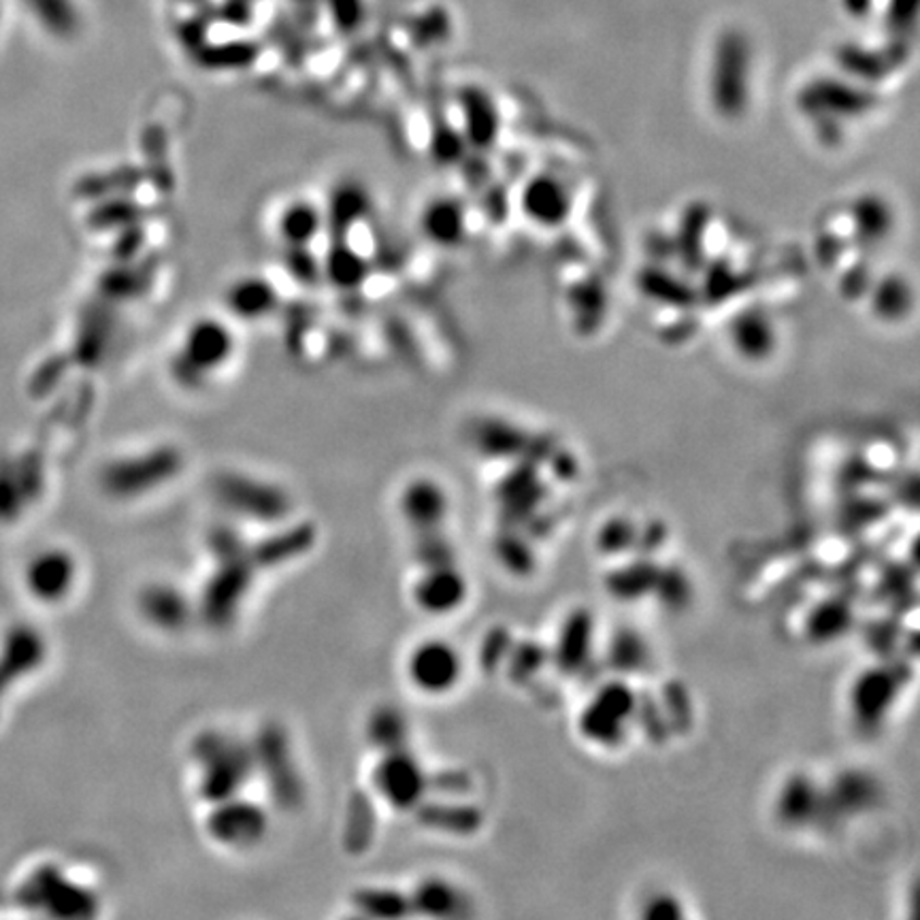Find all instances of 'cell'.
Listing matches in <instances>:
<instances>
[{
  "label": "cell",
  "instance_id": "1",
  "mask_svg": "<svg viewBox=\"0 0 920 920\" xmlns=\"http://www.w3.org/2000/svg\"><path fill=\"white\" fill-rule=\"evenodd\" d=\"M637 697L624 677L599 686L577 718L580 735L597 748H618L631 731Z\"/></svg>",
  "mask_w": 920,
  "mask_h": 920
},
{
  "label": "cell",
  "instance_id": "2",
  "mask_svg": "<svg viewBox=\"0 0 920 920\" xmlns=\"http://www.w3.org/2000/svg\"><path fill=\"white\" fill-rule=\"evenodd\" d=\"M197 757L203 766L201 791L211 804L233 799L256 766V753L224 735H203L197 744Z\"/></svg>",
  "mask_w": 920,
  "mask_h": 920
},
{
  "label": "cell",
  "instance_id": "3",
  "mask_svg": "<svg viewBox=\"0 0 920 920\" xmlns=\"http://www.w3.org/2000/svg\"><path fill=\"white\" fill-rule=\"evenodd\" d=\"M373 788L397 810H409L422 804L428 791V775L406 746L386 750L373 769Z\"/></svg>",
  "mask_w": 920,
  "mask_h": 920
},
{
  "label": "cell",
  "instance_id": "4",
  "mask_svg": "<svg viewBox=\"0 0 920 920\" xmlns=\"http://www.w3.org/2000/svg\"><path fill=\"white\" fill-rule=\"evenodd\" d=\"M408 677L424 695H448L462 677V657L446 639H426L409 655Z\"/></svg>",
  "mask_w": 920,
  "mask_h": 920
},
{
  "label": "cell",
  "instance_id": "5",
  "mask_svg": "<svg viewBox=\"0 0 920 920\" xmlns=\"http://www.w3.org/2000/svg\"><path fill=\"white\" fill-rule=\"evenodd\" d=\"M179 467L182 457L173 448H160L111 464L104 473V484L115 497H137L139 493L152 490L169 482L179 471Z\"/></svg>",
  "mask_w": 920,
  "mask_h": 920
},
{
  "label": "cell",
  "instance_id": "6",
  "mask_svg": "<svg viewBox=\"0 0 920 920\" xmlns=\"http://www.w3.org/2000/svg\"><path fill=\"white\" fill-rule=\"evenodd\" d=\"M207 829L226 848H252L266 833V817L254 804L233 797L215 804Z\"/></svg>",
  "mask_w": 920,
  "mask_h": 920
},
{
  "label": "cell",
  "instance_id": "7",
  "mask_svg": "<svg viewBox=\"0 0 920 920\" xmlns=\"http://www.w3.org/2000/svg\"><path fill=\"white\" fill-rule=\"evenodd\" d=\"M413 599L422 612L433 616H448L462 608L467 599V577L459 562L422 569L413 586Z\"/></svg>",
  "mask_w": 920,
  "mask_h": 920
},
{
  "label": "cell",
  "instance_id": "8",
  "mask_svg": "<svg viewBox=\"0 0 920 920\" xmlns=\"http://www.w3.org/2000/svg\"><path fill=\"white\" fill-rule=\"evenodd\" d=\"M235 350L233 333L217 320H201L186 335L179 362L190 375L222 366Z\"/></svg>",
  "mask_w": 920,
  "mask_h": 920
},
{
  "label": "cell",
  "instance_id": "9",
  "mask_svg": "<svg viewBox=\"0 0 920 920\" xmlns=\"http://www.w3.org/2000/svg\"><path fill=\"white\" fill-rule=\"evenodd\" d=\"M217 497L233 510L260 520H275L284 515L288 499L269 484L248 480L246 475H224L217 480Z\"/></svg>",
  "mask_w": 920,
  "mask_h": 920
},
{
  "label": "cell",
  "instance_id": "10",
  "mask_svg": "<svg viewBox=\"0 0 920 920\" xmlns=\"http://www.w3.org/2000/svg\"><path fill=\"white\" fill-rule=\"evenodd\" d=\"M826 812L824 791L808 773H793L775 795V815L788 829H804Z\"/></svg>",
  "mask_w": 920,
  "mask_h": 920
},
{
  "label": "cell",
  "instance_id": "11",
  "mask_svg": "<svg viewBox=\"0 0 920 920\" xmlns=\"http://www.w3.org/2000/svg\"><path fill=\"white\" fill-rule=\"evenodd\" d=\"M595 652V620L586 610H573L564 618L552 650V663L567 675L588 667Z\"/></svg>",
  "mask_w": 920,
  "mask_h": 920
},
{
  "label": "cell",
  "instance_id": "12",
  "mask_svg": "<svg viewBox=\"0 0 920 920\" xmlns=\"http://www.w3.org/2000/svg\"><path fill=\"white\" fill-rule=\"evenodd\" d=\"M73 582H75V561L60 550L46 552L30 562L28 586H30V593L41 601L53 604L58 599H64L71 593Z\"/></svg>",
  "mask_w": 920,
  "mask_h": 920
},
{
  "label": "cell",
  "instance_id": "13",
  "mask_svg": "<svg viewBox=\"0 0 920 920\" xmlns=\"http://www.w3.org/2000/svg\"><path fill=\"white\" fill-rule=\"evenodd\" d=\"M401 511L411 531L446 526V515H448L446 490L433 480H415L403 490Z\"/></svg>",
  "mask_w": 920,
  "mask_h": 920
},
{
  "label": "cell",
  "instance_id": "14",
  "mask_svg": "<svg viewBox=\"0 0 920 920\" xmlns=\"http://www.w3.org/2000/svg\"><path fill=\"white\" fill-rule=\"evenodd\" d=\"M850 699H855L857 718H861L863 722L880 720L884 718V712H888L895 699V682L888 677L886 671L871 669L857 680Z\"/></svg>",
  "mask_w": 920,
  "mask_h": 920
},
{
  "label": "cell",
  "instance_id": "15",
  "mask_svg": "<svg viewBox=\"0 0 920 920\" xmlns=\"http://www.w3.org/2000/svg\"><path fill=\"white\" fill-rule=\"evenodd\" d=\"M661 569L652 559H637L616 567L608 573V590L620 601H637L655 593Z\"/></svg>",
  "mask_w": 920,
  "mask_h": 920
},
{
  "label": "cell",
  "instance_id": "16",
  "mask_svg": "<svg viewBox=\"0 0 920 920\" xmlns=\"http://www.w3.org/2000/svg\"><path fill=\"white\" fill-rule=\"evenodd\" d=\"M409 904L415 912H422L426 917L437 919H450V917H462V908L467 906L462 893L455 884L446 880H424L415 893L409 897Z\"/></svg>",
  "mask_w": 920,
  "mask_h": 920
},
{
  "label": "cell",
  "instance_id": "17",
  "mask_svg": "<svg viewBox=\"0 0 920 920\" xmlns=\"http://www.w3.org/2000/svg\"><path fill=\"white\" fill-rule=\"evenodd\" d=\"M141 612L153 626L164 631H177L188 620V601L173 586H150L141 595Z\"/></svg>",
  "mask_w": 920,
  "mask_h": 920
},
{
  "label": "cell",
  "instance_id": "18",
  "mask_svg": "<svg viewBox=\"0 0 920 920\" xmlns=\"http://www.w3.org/2000/svg\"><path fill=\"white\" fill-rule=\"evenodd\" d=\"M608 657L618 677L642 673L650 663V650L646 639L635 629H620L610 642Z\"/></svg>",
  "mask_w": 920,
  "mask_h": 920
},
{
  "label": "cell",
  "instance_id": "19",
  "mask_svg": "<svg viewBox=\"0 0 920 920\" xmlns=\"http://www.w3.org/2000/svg\"><path fill=\"white\" fill-rule=\"evenodd\" d=\"M275 290L260 277L237 282L228 293V306L241 318H262L275 307Z\"/></svg>",
  "mask_w": 920,
  "mask_h": 920
},
{
  "label": "cell",
  "instance_id": "20",
  "mask_svg": "<svg viewBox=\"0 0 920 920\" xmlns=\"http://www.w3.org/2000/svg\"><path fill=\"white\" fill-rule=\"evenodd\" d=\"M322 269L326 277L339 288H357L369 275V266L364 258L358 254L357 250H352L348 244H337L326 256Z\"/></svg>",
  "mask_w": 920,
  "mask_h": 920
},
{
  "label": "cell",
  "instance_id": "21",
  "mask_svg": "<svg viewBox=\"0 0 920 920\" xmlns=\"http://www.w3.org/2000/svg\"><path fill=\"white\" fill-rule=\"evenodd\" d=\"M826 810L835 806L840 812H861L875 801V786L861 773H846L833 791H824Z\"/></svg>",
  "mask_w": 920,
  "mask_h": 920
},
{
  "label": "cell",
  "instance_id": "22",
  "mask_svg": "<svg viewBox=\"0 0 920 920\" xmlns=\"http://www.w3.org/2000/svg\"><path fill=\"white\" fill-rule=\"evenodd\" d=\"M320 211L309 203L290 204L282 220H279V233L286 244L290 246H307L320 231Z\"/></svg>",
  "mask_w": 920,
  "mask_h": 920
},
{
  "label": "cell",
  "instance_id": "23",
  "mask_svg": "<svg viewBox=\"0 0 920 920\" xmlns=\"http://www.w3.org/2000/svg\"><path fill=\"white\" fill-rule=\"evenodd\" d=\"M369 197L357 184L339 186L331 199V224L339 231H348L366 213Z\"/></svg>",
  "mask_w": 920,
  "mask_h": 920
},
{
  "label": "cell",
  "instance_id": "24",
  "mask_svg": "<svg viewBox=\"0 0 920 920\" xmlns=\"http://www.w3.org/2000/svg\"><path fill=\"white\" fill-rule=\"evenodd\" d=\"M406 720L393 708L380 710L369 722V737L382 750H395L406 746Z\"/></svg>",
  "mask_w": 920,
  "mask_h": 920
},
{
  "label": "cell",
  "instance_id": "25",
  "mask_svg": "<svg viewBox=\"0 0 920 920\" xmlns=\"http://www.w3.org/2000/svg\"><path fill=\"white\" fill-rule=\"evenodd\" d=\"M597 544L604 555L622 557L639 544V529H635V524H631L626 518H612L601 526Z\"/></svg>",
  "mask_w": 920,
  "mask_h": 920
},
{
  "label": "cell",
  "instance_id": "26",
  "mask_svg": "<svg viewBox=\"0 0 920 920\" xmlns=\"http://www.w3.org/2000/svg\"><path fill=\"white\" fill-rule=\"evenodd\" d=\"M357 908H362L371 917H406L411 912L409 897L388 891H364L357 895Z\"/></svg>",
  "mask_w": 920,
  "mask_h": 920
},
{
  "label": "cell",
  "instance_id": "27",
  "mask_svg": "<svg viewBox=\"0 0 920 920\" xmlns=\"http://www.w3.org/2000/svg\"><path fill=\"white\" fill-rule=\"evenodd\" d=\"M482 815L471 808V806H442L435 810L433 817H424V822L428 826H437L444 831H455V833H473L480 826Z\"/></svg>",
  "mask_w": 920,
  "mask_h": 920
},
{
  "label": "cell",
  "instance_id": "28",
  "mask_svg": "<svg viewBox=\"0 0 920 920\" xmlns=\"http://www.w3.org/2000/svg\"><path fill=\"white\" fill-rule=\"evenodd\" d=\"M252 58H254V50L244 43H228V46H217L213 50H201L204 66H215V69L244 66Z\"/></svg>",
  "mask_w": 920,
  "mask_h": 920
},
{
  "label": "cell",
  "instance_id": "29",
  "mask_svg": "<svg viewBox=\"0 0 920 920\" xmlns=\"http://www.w3.org/2000/svg\"><path fill=\"white\" fill-rule=\"evenodd\" d=\"M642 917L650 920L682 919L684 906L671 893H657L644 902Z\"/></svg>",
  "mask_w": 920,
  "mask_h": 920
},
{
  "label": "cell",
  "instance_id": "30",
  "mask_svg": "<svg viewBox=\"0 0 920 920\" xmlns=\"http://www.w3.org/2000/svg\"><path fill=\"white\" fill-rule=\"evenodd\" d=\"M288 269L295 273L297 279L307 282V284H313L320 275L318 262L311 258L309 252L306 254V246H293V256L288 258Z\"/></svg>",
  "mask_w": 920,
  "mask_h": 920
},
{
  "label": "cell",
  "instance_id": "31",
  "mask_svg": "<svg viewBox=\"0 0 920 920\" xmlns=\"http://www.w3.org/2000/svg\"><path fill=\"white\" fill-rule=\"evenodd\" d=\"M542 655V650H539V646H533V644H529V646H520L518 650H515V655L511 657L510 661L513 664V669H515V673L518 675H533L539 667H542V659H537Z\"/></svg>",
  "mask_w": 920,
  "mask_h": 920
},
{
  "label": "cell",
  "instance_id": "32",
  "mask_svg": "<svg viewBox=\"0 0 920 920\" xmlns=\"http://www.w3.org/2000/svg\"><path fill=\"white\" fill-rule=\"evenodd\" d=\"M917 9H919V0H891V4H888V17H891V22L895 26L904 28L910 22H915Z\"/></svg>",
  "mask_w": 920,
  "mask_h": 920
},
{
  "label": "cell",
  "instance_id": "33",
  "mask_svg": "<svg viewBox=\"0 0 920 920\" xmlns=\"http://www.w3.org/2000/svg\"><path fill=\"white\" fill-rule=\"evenodd\" d=\"M842 2L853 15H866L873 4V0H842Z\"/></svg>",
  "mask_w": 920,
  "mask_h": 920
},
{
  "label": "cell",
  "instance_id": "34",
  "mask_svg": "<svg viewBox=\"0 0 920 920\" xmlns=\"http://www.w3.org/2000/svg\"><path fill=\"white\" fill-rule=\"evenodd\" d=\"M250 2H252V0H250Z\"/></svg>",
  "mask_w": 920,
  "mask_h": 920
}]
</instances>
